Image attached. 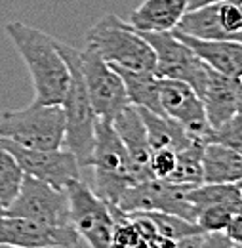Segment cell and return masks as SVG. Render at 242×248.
Returning <instances> with one entry per match:
<instances>
[{"instance_id": "2", "label": "cell", "mask_w": 242, "mask_h": 248, "mask_svg": "<svg viewBox=\"0 0 242 248\" xmlns=\"http://www.w3.org/2000/svg\"><path fill=\"white\" fill-rule=\"evenodd\" d=\"M88 166L93 168L95 193L109 204L117 206L128 187L145 182L143 174L134 164L128 149L124 147L113 123L97 119L95 141Z\"/></svg>"}, {"instance_id": "5", "label": "cell", "mask_w": 242, "mask_h": 248, "mask_svg": "<svg viewBox=\"0 0 242 248\" xmlns=\"http://www.w3.org/2000/svg\"><path fill=\"white\" fill-rule=\"evenodd\" d=\"M86 44H91L111 65L136 71H154L156 60L151 44L115 14H105L91 25L86 32Z\"/></svg>"}, {"instance_id": "6", "label": "cell", "mask_w": 242, "mask_h": 248, "mask_svg": "<svg viewBox=\"0 0 242 248\" xmlns=\"http://www.w3.org/2000/svg\"><path fill=\"white\" fill-rule=\"evenodd\" d=\"M137 31V29H136ZM154 52V75L189 84L198 97L206 90L210 67L202 62L174 31H137Z\"/></svg>"}, {"instance_id": "12", "label": "cell", "mask_w": 242, "mask_h": 248, "mask_svg": "<svg viewBox=\"0 0 242 248\" xmlns=\"http://www.w3.org/2000/svg\"><path fill=\"white\" fill-rule=\"evenodd\" d=\"M80 241L73 225H48L29 217H0V243L19 248H73Z\"/></svg>"}, {"instance_id": "13", "label": "cell", "mask_w": 242, "mask_h": 248, "mask_svg": "<svg viewBox=\"0 0 242 248\" xmlns=\"http://www.w3.org/2000/svg\"><path fill=\"white\" fill-rule=\"evenodd\" d=\"M160 105L164 115L182 124L195 140L208 141L212 126L208 124L202 99L189 84L174 78H160Z\"/></svg>"}, {"instance_id": "36", "label": "cell", "mask_w": 242, "mask_h": 248, "mask_svg": "<svg viewBox=\"0 0 242 248\" xmlns=\"http://www.w3.org/2000/svg\"><path fill=\"white\" fill-rule=\"evenodd\" d=\"M235 248H242V245H239V247H235Z\"/></svg>"}, {"instance_id": "16", "label": "cell", "mask_w": 242, "mask_h": 248, "mask_svg": "<svg viewBox=\"0 0 242 248\" xmlns=\"http://www.w3.org/2000/svg\"><path fill=\"white\" fill-rule=\"evenodd\" d=\"M237 80L239 78L225 77L210 67L208 84L200 99L212 130L237 115Z\"/></svg>"}, {"instance_id": "1", "label": "cell", "mask_w": 242, "mask_h": 248, "mask_svg": "<svg viewBox=\"0 0 242 248\" xmlns=\"http://www.w3.org/2000/svg\"><path fill=\"white\" fill-rule=\"evenodd\" d=\"M6 34L29 69L34 101L61 105L71 82V73L58 48V40L21 21L6 23Z\"/></svg>"}, {"instance_id": "30", "label": "cell", "mask_w": 242, "mask_h": 248, "mask_svg": "<svg viewBox=\"0 0 242 248\" xmlns=\"http://www.w3.org/2000/svg\"><path fill=\"white\" fill-rule=\"evenodd\" d=\"M202 235H204V233H197V235H191V237L180 239V241H176V243H174V247L172 248H200Z\"/></svg>"}, {"instance_id": "35", "label": "cell", "mask_w": 242, "mask_h": 248, "mask_svg": "<svg viewBox=\"0 0 242 248\" xmlns=\"http://www.w3.org/2000/svg\"><path fill=\"white\" fill-rule=\"evenodd\" d=\"M4 214H6V208H4V204H2V202H0V217L4 216Z\"/></svg>"}, {"instance_id": "9", "label": "cell", "mask_w": 242, "mask_h": 248, "mask_svg": "<svg viewBox=\"0 0 242 248\" xmlns=\"http://www.w3.org/2000/svg\"><path fill=\"white\" fill-rule=\"evenodd\" d=\"M191 187L178 186L168 180L151 178L128 187L119 201V208L126 214L134 212H168L197 221L198 210L187 201L185 193Z\"/></svg>"}, {"instance_id": "8", "label": "cell", "mask_w": 242, "mask_h": 248, "mask_svg": "<svg viewBox=\"0 0 242 248\" xmlns=\"http://www.w3.org/2000/svg\"><path fill=\"white\" fill-rule=\"evenodd\" d=\"M80 69L95 117L111 123L124 107L130 105L121 75L91 44H84V50L80 52Z\"/></svg>"}, {"instance_id": "11", "label": "cell", "mask_w": 242, "mask_h": 248, "mask_svg": "<svg viewBox=\"0 0 242 248\" xmlns=\"http://www.w3.org/2000/svg\"><path fill=\"white\" fill-rule=\"evenodd\" d=\"M0 147L10 151L19 162L25 176L36 178L54 187H65L80 180V162L69 149H27L14 141L0 138Z\"/></svg>"}, {"instance_id": "32", "label": "cell", "mask_w": 242, "mask_h": 248, "mask_svg": "<svg viewBox=\"0 0 242 248\" xmlns=\"http://www.w3.org/2000/svg\"><path fill=\"white\" fill-rule=\"evenodd\" d=\"M237 113L242 117V78L237 80Z\"/></svg>"}, {"instance_id": "17", "label": "cell", "mask_w": 242, "mask_h": 248, "mask_svg": "<svg viewBox=\"0 0 242 248\" xmlns=\"http://www.w3.org/2000/svg\"><path fill=\"white\" fill-rule=\"evenodd\" d=\"M189 10V0H145L130 14V25L137 31H172Z\"/></svg>"}, {"instance_id": "25", "label": "cell", "mask_w": 242, "mask_h": 248, "mask_svg": "<svg viewBox=\"0 0 242 248\" xmlns=\"http://www.w3.org/2000/svg\"><path fill=\"white\" fill-rule=\"evenodd\" d=\"M235 214V206L231 204H215L200 208L197 214V225L202 233H225L231 217Z\"/></svg>"}, {"instance_id": "7", "label": "cell", "mask_w": 242, "mask_h": 248, "mask_svg": "<svg viewBox=\"0 0 242 248\" xmlns=\"http://www.w3.org/2000/svg\"><path fill=\"white\" fill-rule=\"evenodd\" d=\"M69 199V221L90 248H113L115 217L111 206L86 182L75 180L65 187Z\"/></svg>"}, {"instance_id": "31", "label": "cell", "mask_w": 242, "mask_h": 248, "mask_svg": "<svg viewBox=\"0 0 242 248\" xmlns=\"http://www.w3.org/2000/svg\"><path fill=\"white\" fill-rule=\"evenodd\" d=\"M221 0H189V10H195V8H202V6H208V4H217Z\"/></svg>"}, {"instance_id": "29", "label": "cell", "mask_w": 242, "mask_h": 248, "mask_svg": "<svg viewBox=\"0 0 242 248\" xmlns=\"http://www.w3.org/2000/svg\"><path fill=\"white\" fill-rule=\"evenodd\" d=\"M225 235L231 239V243H233L235 247L242 245V214L241 212L235 210V214L231 217L227 229H225Z\"/></svg>"}, {"instance_id": "10", "label": "cell", "mask_w": 242, "mask_h": 248, "mask_svg": "<svg viewBox=\"0 0 242 248\" xmlns=\"http://www.w3.org/2000/svg\"><path fill=\"white\" fill-rule=\"evenodd\" d=\"M4 216L29 217L48 225H71L69 221V199L67 191L54 187L36 178L25 176L21 189L14 202L6 208Z\"/></svg>"}, {"instance_id": "27", "label": "cell", "mask_w": 242, "mask_h": 248, "mask_svg": "<svg viewBox=\"0 0 242 248\" xmlns=\"http://www.w3.org/2000/svg\"><path fill=\"white\" fill-rule=\"evenodd\" d=\"M176 160H178V155L172 149H154V151H151L149 166H151L152 178H158V180L170 178V174L176 168Z\"/></svg>"}, {"instance_id": "4", "label": "cell", "mask_w": 242, "mask_h": 248, "mask_svg": "<svg viewBox=\"0 0 242 248\" xmlns=\"http://www.w3.org/2000/svg\"><path fill=\"white\" fill-rule=\"evenodd\" d=\"M0 138L27 149H60L65 145V115L61 105L32 101L23 109L4 111Z\"/></svg>"}, {"instance_id": "37", "label": "cell", "mask_w": 242, "mask_h": 248, "mask_svg": "<svg viewBox=\"0 0 242 248\" xmlns=\"http://www.w3.org/2000/svg\"><path fill=\"white\" fill-rule=\"evenodd\" d=\"M239 2H242V0H239Z\"/></svg>"}, {"instance_id": "34", "label": "cell", "mask_w": 242, "mask_h": 248, "mask_svg": "<svg viewBox=\"0 0 242 248\" xmlns=\"http://www.w3.org/2000/svg\"><path fill=\"white\" fill-rule=\"evenodd\" d=\"M0 248H19V247H14V245H6V243H0Z\"/></svg>"}, {"instance_id": "23", "label": "cell", "mask_w": 242, "mask_h": 248, "mask_svg": "<svg viewBox=\"0 0 242 248\" xmlns=\"http://www.w3.org/2000/svg\"><path fill=\"white\" fill-rule=\"evenodd\" d=\"M23 180H25V172L21 170L19 162L10 151L0 147V202L4 204V208H8L14 202Z\"/></svg>"}, {"instance_id": "19", "label": "cell", "mask_w": 242, "mask_h": 248, "mask_svg": "<svg viewBox=\"0 0 242 248\" xmlns=\"http://www.w3.org/2000/svg\"><path fill=\"white\" fill-rule=\"evenodd\" d=\"M139 109V115L143 119V124L147 128V140L151 151L154 149H172V151H182L187 145L195 141V138L183 128L180 123L170 119L168 115H156L147 109Z\"/></svg>"}, {"instance_id": "3", "label": "cell", "mask_w": 242, "mask_h": 248, "mask_svg": "<svg viewBox=\"0 0 242 248\" xmlns=\"http://www.w3.org/2000/svg\"><path fill=\"white\" fill-rule=\"evenodd\" d=\"M58 48L61 56L65 58L71 73L69 88L61 101V109L65 115V145L76 156L80 166H88L95 141L97 117L93 113L88 90L84 84V77L80 69V52L60 40H58Z\"/></svg>"}, {"instance_id": "14", "label": "cell", "mask_w": 242, "mask_h": 248, "mask_svg": "<svg viewBox=\"0 0 242 248\" xmlns=\"http://www.w3.org/2000/svg\"><path fill=\"white\" fill-rule=\"evenodd\" d=\"M172 31L208 67H212L225 77L242 78V42L239 40H200L178 29H172Z\"/></svg>"}, {"instance_id": "24", "label": "cell", "mask_w": 242, "mask_h": 248, "mask_svg": "<svg viewBox=\"0 0 242 248\" xmlns=\"http://www.w3.org/2000/svg\"><path fill=\"white\" fill-rule=\"evenodd\" d=\"M145 214L151 217L156 231L162 237L172 239V241H180V239H185V237L202 233L200 227L195 221H189V219L176 216V214H168V212H145Z\"/></svg>"}, {"instance_id": "33", "label": "cell", "mask_w": 242, "mask_h": 248, "mask_svg": "<svg viewBox=\"0 0 242 248\" xmlns=\"http://www.w3.org/2000/svg\"><path fill=\"white\" fill-rule=\"evenodd\" d=\"M235 210L242 214V187H241V195H239V201H237V204H235Z\"/></svg>"}, {"instance_id": "22", "label": "cell", "mask_w": 242, "mask_h": 248, "mask_svg": "<svg viewBox=\"0 0 242 248\" xmlns=\"http://www.w3.org/2000/svg\"><path fill=\"white\" fill-rule=\"evenodd\" d=\"M241 195V187L237 184H200L197 187L187 189V201L197 208H206L215 204H231L235 206Z\"/></svg>"}, {"instance_id": "21", "label": "cell", "mask_w": 242, "mask_h": 248, "mask_svg": "<svg viewBox=\"0 0 242 248\" xmlns=\"http://www.w3.org/2000/svg\"><path fill=\"white\" fill-rule=\"evenodd\" d=\"M202 153H204V141L195 140L191 145L178 151L176 168L166 178L168 182H174L178 186L197 187L204 184V170H202Z\"/></svg>"}, {"instance_id": "18", "label": "cell", "mask_w": 242, "mask_h": 248, "mask_svg": "<svg viewBox=\"0 0 242 248\" xmlns=\"http://www.w3.org/2000/svg\"><path fill=\"white\" fill-rule=\"evenodd\" d=\"M113 67L121 75L130 105L147 109L156 115H164L160 105V78L154 75V71H136L119 65Z\"/></svg>"}, {"instance_id": "20", "label": "cell", "mask_w": 242, "mask_h": 248, "mask_svg": "<svg viewBox=\"0 0 242 248\" xmlns=\"http://www.w3.org/2000/svg\"><path fill=\"white\" fill-rule=\"evenodd\" d=\"M202 170L206 184H239L242 180V155L225 145L206 141Z\"/></svg>"}, {"instance_id": "15", "label": "cell", "mask_w": 242, "mask_h": 248, "mask_svg": "<svg viewBox=\"0 0 242 248\" xmlns=\"http://www.w3.org/2000/svg\"><path fill=\"white\" fill-rule=\"evenodd\" d=\"M111 123H113V128L117 130L119 138L122 140L124 147L128 149L134 164L137 166V170L143 174L145 180H151L152 174L151 166H149L151 147H149V140H147V128L139 115V109L134 105H128Z\"/></svg>"}, {"instance_id": "26", "label": "cell", "mask_w": 242, "mask_h": 248, "mask_svg": "<svg viewBox=\"0 0 242 248\" xmlns=\"http://www.w3.org/2000/svg\"><path fill=\"white\" fill-rule=\"evenodd\" d=\"M208 141L225 145L237 153L242 155V117L237 113L233 119H229L227 123H223L221 126L213 128L208 136Z\"/></svg>"}, {"instance_id": "28", "label": "cell", "mask_w": 242, "mask_h": 248, "mask_svg": "<svg viewBox=\"0 0 242 248\" xmlns=\"http://www.w3.org/2000/svg\"><path fill=\"white\" fill-rule=\"evenodd\" d=\"M200 248H235L225 233H204Z\"/></svg>"}]
</instances>
